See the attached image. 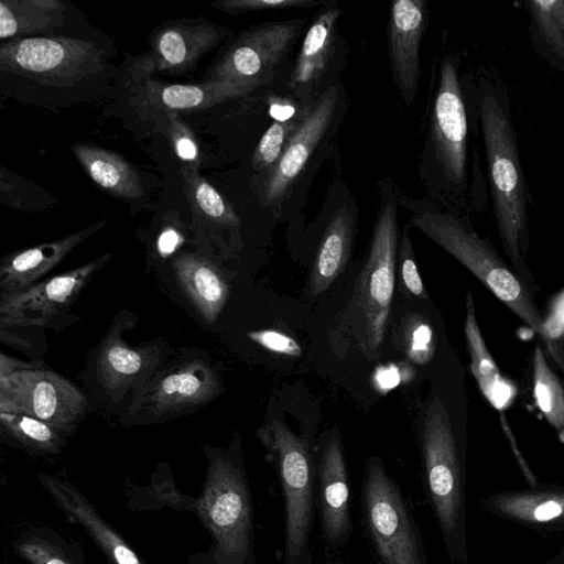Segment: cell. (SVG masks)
Wrapping results in <instances>:
<instances>
[{
    "label": "cell",
    "mask_w": 564,
    "mask_h": 564,
    "mask_svg": "<svg viewBox=\"0 0 564 564\" xmlns=\"http://www.w3.org/2000/svg\"><path fill=\"white\" fill-rule=\"evenodd\" d=\"M39 479L57 506L69 519L86 529L113 564H142L131 547L74 486L43 473L39 474Z\"/></svg>",
    "instance_id": "obj_21"
},
{
    "label": "cell",
    "mask_w": 564,
    "mask_h": 564,
    "mask_svg": "<svg viewBox=\"0 0 564 564\" xmlns=\"http://www.w3.org/2000/svg\"><path fill=\"white\" fill-rule=\"evenodd\" d=\"M300 110L286 101L276 100L270 106V115L276 121H285L293 118Z\"/></svg>",
    "instance_id": "obj_41"
},
{
    "label": "cell",
    "mask_w": 564,
    "mask_h": 564,
    "mask_svg": "<svg viewBox=\"0 0 564 564\" xmlns=\"http://www.w3.org/2000/svg\"><path fill=\"white\" fill-rule=\"evenodd\" d=\"M553 564H564V550L563 553H561L554 561Z\"/></svg>",
    "instance_id": "obj_42"
},
{
    "label": "cell",
    "mask_w": 564,
    "mask_h": 564,
    "mask_svg": "<svg viewBox=\"0 0 564 564\" xmlns=\"http://www.w3.org/2000/svg\"><path fill=\"white\" fill-rule=\"evenodd\" d=\"M340 15L339 8L325 6L306 31L288 83L292 93L303 101H310L308 97L330 68L336 54Z\"/></svg>",
    "instance_id": "obj_19"
},
{
    "label": "cell",
    "mask_w": 564,
    "mask_h": 564,
    "mask_svg": "<svg viewBox=\"0 0 564 564\" xmlns=\"http://www.w3.org/2000/svg\"><path fill=\"white\" fill-rule=\"evenodd\" d=\"M361 505L381 564H426L421 533L378 456L366 462Z\"/></svg>",
    "instance_id": "obj_7"
},
{
    "label": "cell",
    "mask_w": 564,
    "mask_h": 564,
    "mask_svg": "<svg viewBox=\"0 0 564 564\" xmlns=\"http://www.w3.org/2000/svg\"><path fill=\"white\" fill-rule=\"evenodd\" d=\"M465 338L470 356V370L486 399L498 410L510 405L516 390L500 373L479 329L474 297L466 293Z\"/></svg>",
    "instance_id": "obj_26"
},
{
    "label": "cell",
    "mask_w": 564,
    "mask_h": 564,
    "mask_svg": "<svg viewBox=\"0 0 564 564\" xmlns=\"http://www.w3.org/2000/svg\"><path fill=\"white\" fill-rule=\"evenodd\" d=\"M257 437L274 459L284 497V564H312L315 466L310 444L279 420L261 425Z\"/></svg>",
    "instance_id": "obj_5"
},
{
    "label": "cell",
    "mask_w": 564,
    "mask_h": 564,
    "mask_svg": "<svg viewBox=\"0 0 564 564\" xmlns=\"http://www.w3.org/2000/svg\"><path fill=\"white\" fill-rule=\"evenodd\" d=\"M304 108L305 106L289 120H274V122L265 130L254 149L251 160L252 167L256 171L264 173L267 176L275 167L290 138L299 127L304 116Z\"/></svg>",
    "instance_id": "obj_33"
},
{
    "label": "cell",
    "mask_w": 564,
    "mask_h": 564,
    "mask_svg": "<svg viewBox=\"0 0 564 564\" xmlns=\"http://www.w3.org/2000/svg\"><path fill=\"white\" fill-rule=\"evenodd\" d=\"M261 86L254 83L206 80L195 85L171 84L154 88L155 99L170 110H198L245 96Z\"/></svg>",
    "instance_id": "obj_29"
},
{
    "label": "cell",
    "mask_w": 564,
    "mask_h": 564,
    "mask_svg": "<svg viewBox=\"0 0 564 564\" xmlns=\"http://www.w3.org/2000/svg\"><path fill=\"white\" fill-rule=\"evenodd\" d=\"M176 280L202 319L214 324L229 297V284L220 269L210 260L189 252L172 262Z\"/></svg>",
    "instance_id": "obj_22"
},
{
    "label": "cell",
    "mask_w": 564,
    "mask_h": 564,
    "mask_svg": "<svg viewBox=\"0 0 564 564\" xmlns=\"http://www.w3.org/2000/svg\"><path fill=\"white\" fill-rule=\"evenodd\" d=\"M489 511L530 525L564 523V489L517 490L494 495L486 500Z\"/></svg>",
    "instance_id": "obj_24"
},
{
    "label": "cell",
    "mask_w": 564,
    "mask_h": 564,
    "mask_svg": "<svg viewBox=\"0 0 564 564\" xmlns=\"http://www.w3.org/2000/svg\"><path fill=\"white\" fill-rule=\"evenodd\" d=\"M476 106L498 235L510 265L534 295L538 288L527 264L532 198L521 164L510 97L499 82L481 77Z\"/></svg>",
    "instance_id": "obj_1"
},
{
    "label": "cell",
    "mask_w": 564,
    "mask_h": 564,
    "mask_svg": "<svg viewBox=\"0 0 564 564\" xmlns=\"http://www.w3.org/2000/svg\"><path fill=\"white\" fill-rule=\"evenodd\" d=\"M95 43L64 36H28L0 46V68L50 86H72L102 65Z\"/></svg>",
    "instance_id": "obj_9"
},
{
    "label": "cell",
    "mask_w": 564,
    "mask_h": 564,
    "mask_svg": "<svg viewBox=\"0 0 564 564\" xmlns=\"http://www.w3.org/2000/svg\"><path fill=\"white\" fill-rule=\"evenodd\" d=\"M458 62L444 56L431 112V143L438 176L446 189L464 195L469 186V127Z\"/></svg>",
    "instance_id": "obj_8"
},
{
    "label": "cell",
    "mask_w": 564,
    "mask_h": 564,
    "mask_svg": "<svg viewBox=\"0 0 564 564\" xmlns=\"http://www.w3.org/2000/svg\"><path fill=\"white\" fill-rule=\"evenodd\" d=\"M167 133L181 169L198 170L202 156L195 133L175 112L169 116Z\"/></svg>",
    "instance_id": "obj_35"
},
{
    "label": "cell",
    "mask_w": 564,
    "mask_h": 564,
    "mask_svg": "<svg viewBox=\"0 0 564 564\" xmlns=\"http://www.w3.org/2000/svg\"><path fill=\"white\" fill-rule=\"evenodd\" d=\"M429 23L423 0L391 3L388 20V48L393 80L403 100L413 102L420 79V46Z\"/></svg>",
    "instance_id": "obj_15"
},
{
    "label": "cell",
    "mask_w": 564,
    "mask_h": 564,
    "mask_svg": "<svg viewBox=\"0 0 564 564\" xmlns=\"http://www.w3.org/2000/svg\"><path fill=\"white\" fill-rule=\"evenodd\" d=\"M128 322L112 323L97 354V379L112 398H120L138 386L143 389L163 356L159 345L128 346L122 337Z\"/></svg>",
    "instance_id": "obj_16"
},
{
    "label": "cell",
    "mask_w": 564,
    "mask_h": 564,
    "mask_svg": "<svg viewBox=\"0 0 564 564\" xmlns=\"http://www.w3.org/2000/svg\"><path fill=\"white\" fill-rule=\"evenodd\" d=\"M338 85H328L305 104L304 116L290 138L275 167L267 175L262 197L268 205H280L306 167L311 156L328 135L339 112Z\"/></svg>",
    "instance_id": "obj_12"
},
{
    "label": "cell",
    "mask_w": 564,
    "mask_h": 564,
    "mask_svg": "<svg viewBox=\"0 0 564 564\" xmlns=\"http://www.w3.org/2000/svg\"><path fill=\"white\" fill-rule=\"evenodd\" d=\"M398 237L397 200L392 194L384 193L369 254L345 313L357 347L370 360L378 357L387 330L394 290Z\"/></svg>",
    "instance_id": "obj_4"
},
{
    "label": "cell",
    "mask_w": 564,
    "mask_h": 564,
    "mask_svg": "<svg viewBox=\"0 0 564 564\" xmlns=\"http://www.w3.org/2000/svg\"><path fill=\"white\" fill-rule=\"evenodd\" d=\"M434 393L423 422L422 456L427 495L453 563H466L464 386L454 403Z\"/></svg>",
    "instance_id": "obj_2"
},
{
    "label": "cell",
    "mask_w": 564,
    "mask_h": 564,
    "mask_svg": "<svg viewBox=\"0 0 564 564\" xmlns=\"http://www.w3.org/2000/svg\"><path fill=\"white\" fill-rule=\"evenodd\" d=\"M0 424L3 432L26 447L47 453L62 447L61 432L33 416L0 412Z\"/></svg>",
    "instance_id": "obj_32"
},
{
    "label": "cell",
    "mask_w": 564,
    "mask_h": 564,
    "mask_svg": "<svg viewBox=\"0 0 564 564\" xmlns=\"http://www.w3.org/2000/svg\"><path fill=\"white\" fill-rule=\"evenodd\" d=\"M400 284L404 293L419 300H427L429 293L422 282L412 242L410 238L409 224L404 226L399 251Z\"/></svg>",
    "instance_id": "obj_36"
},
{
    "label": "cell",
    "mask_w": 564,
    "mask_h": 564,
    "mask_svg": "<svg viewBox=\"0 0 564 564\" xmlns=\"http://www.w3.org/2000/svg\"><path fill=\"white\" fill-rule=\"evenodd\" d=\"M17 550L31 564H69L50 543L39 538L19 542Z\"/></svg>",
    "instance_id": "obj_39"
},
{
    "label": "cell",
    "mask_w": 564,
    "mask_h": 564,
    "mask_svg": "<svg viewBox=\"0 0 564 564\" xmlns=\"http://www.w3.org/2000/svg\"><path fill=\"white\" fill-rule=\"evenodd\" d=\"M229 30L206 21H181L156 30L149 62L154 70L183 74L228 34Z\"/></svg>",
    "instance_id": "obj_18"
},
{
    "label": "cell",
    "mask_w": 564,
    "mask_h": 564,
    "mask_svg": "<svg viewBox=\"0 0 564 564\" xmlns=\"http://www.w3.org/2000/svg\"><path fill=\"white\" fill-rule=\"evenodd\" d=\"M355 207L345 203L332 215L314 258L308 286L310 294L324 293L344 271L352 249L356 232Z\"/></svg>",
    "instance_id": "obj_23"
},
{
    "label": "cell",
    "mask_w": 564,
    "mask_h": 564,
    "mask_svg": "<svg viewBox=\"0 0 564 564\" xmlns=\"http://www.w3.org/2000/svg\"><path fill=\"white\" fill-rule=\"evenodd\" d=\"M184 237L182 231L173 226L166 225L162 228L156 240V249L163 258L174 253L183 243Z\"/></svg>",
    "instance_id": "obj_40"
},
{
    "label": "cell",
    "mask_w": 564,
    "mask_h": 564,
    "mask_svg": "<svg viewBox=\"0 0 564 564\" xmlns=\"http://www.w3.org/2000/svg\"><path fill=\"white\" fill-rule=\"evenodd\" d=\"M106 219L61 239L42 243L6 257L0 265L1 296L20 293L35 285L79 243L98 231Z\"/></svg>",
    "instance_id": "obj_20"
},
{
    "label": "cell",
    "mask_w": 564,
    "mask_h": 564,
    "mask_svg": "<svg viewBox=\"0 0 564 564\" xmlns=\"http://www.w3.org/2000/svg\"><path fill=\"white\" fill-rule=\"evenodd\" d=\"M72 151L89 177L110 195L126 199L142 196L138 172L118 153L87 143H75Z\"/></svg>",
    "instance_id": "obj_25"
},
{
    "label": "cell",
    "mask_w": 564,
    "mask_h": 564,
    "mask_svg": "<svg viewBox=\"0 0 564 564\" xmlns=\"http://www.w3.org/2000/svg\"><path fill=\"white\" fill-rule=\"evenodd\" d=\"M196 509L214 536L217 564H253L252 503L239 464L225 456L209 459Z\"/></svg>",
    "instance_id": "obj_6"
},
{
    "label": "cell",
    "mask_w": 564,
    "mask_h": 564,
    "mask_svg": "<svg viewBox=\"0 0 564 564\" xmlns=\"http://www.w3.org/2000/svg\"><path fill=\"white\" fill-rule=\"evenodd\" d=\"M87 405L73 382L47 369L30 367L0 377V412L33 416L61 433L76 426Z\"/></svg>",
    "instance_id": "obj_10"
},
{
    "label": "cell",
    "mask_w": 564,
    "mask_h": 564,
    "mask_svg": "<svg viewBox=\"0 0 564 564\" xmlns=\"http://www.w3.org/2000/svg\"><path fill=\"white\" fill-rule=\"evenodd\" d=\"M532 388L539 410L564 441V388L540 345L534 346L532 354Z\"/></svg>",
    "instance_id": "obj_31"
},
{
    "label": "cell",
    "mask_w": 564,
    "mask_h": 564,
    "mask_svg": "<svg viewBox=\"0 0 564 564\" xmlns=\"http://www.w3.org/2000/svg\"><path fill=\"white\" fill-rule=\"evenodd\" d=\"M409 225L452 254L528 325L564 373V348L550 336L545 315L535 305L532 293L513 268L488 240L452 213L421 210L413 215Z\"/></svg>",
    "instance_id": "obj_3"
},
{
    "label": "cell",
    "mask_w": 564,
    "mask_h": 564,
    "mask_svg": "<svg viewBox=\"0 0 564 564\" xmlns=\"http://www.w3.org/2000/svg\"><path fill=\"white\" fill-rule=\"evenodd\" d=\"M323 3L324 1L321 0H224L213 3V6L226 13L239 14L257 11L308 9Z\"/></svg>",
    "instance_id": "obj_37"
},
{
    "label": "cell",
    "mask_w": 564,
    "mask_h": 564,
    "mask_svg": "<svg viewBox=\"0 0 564 564\" xmlns=\"http://www.w3.org/2000/svg\"><path fill=\"white\" fill-rule=\"evenodd\" d=\"M65 4L59 0H1L0 39L6 42L59 28Z\"/></svg>",
    "instance_id": "obj_27"
},
{
    "label": "cell",
    "mask_w": 564,
    "mask_h": 564,
    "mask_svg": "<svg viewBox=\"0 0 564 564\" xmlns=\"http://www.w3.org/2000/svg\"><path fill=\"white\" fill-rule=\"evenodd\" d=\"M400 338L404 354L414 364L425 365L434 357L437 335L424 316H408L401 327Z\"/></svg>",
    "instance_id": "obj_34"
},
{
    "label": "cell",
    "mask_w": 564,
    "mask_h": 564,
    "mask_svg": "<svg viewBox=\"0 0 564 564\" xmlns=\"http://www.w3.org/2000/svg\"><path fill=\"white\" fill-rule=\"evenodd\" d=\"M184 194L192 212L203 220L216 226L234 228L239 217L224 196L204 177L198 170L181 169Z\"/></svg>",
    "instance_id": "obj_30"
},
{
    "label": "cell",
    "mask_w": 564,
    "mask_h": 564,
    "mask_svg": "<svg viewBox=\"0 0 564 564\" xmlns=\"http://www.w3.org/2000/svg\"><path fill=\"white\" fill-rule=\"evenodd\" d=\"M317 477L323 536L332 549H339L350 539L352 521L349 478L338 435H330L324 442Z\"/></svg>",
    "instance_id": "obj_17"
},
{
    "label": "cell",
    "mask_w": 564,
    "mask_h": 564,
    "mask_svg": "<svg viewBox=\"0 0 564 564\" xmlns=\"http://www.w3.org/2000/svg\"><path fill=\"white\" fill-rule=\"evenodd\" d=\"M250 340L269 351L290 357L302 355L301 345L291 336L276 329H259L247 334Z\"/></svg>",
    "instance_id": "obj_38"
},
{
    "label": "cell",
    "mask_w": 564,
    "mask_h": 564,
    "mask_svg": "<svg viewBox=\"0 0 564 564\" xmlns=\"http://www.w3.org/2000/svg\"><path fill=\"white\" fill-rule=\"evenodd\" d=\"M110 257V253L104 254L84 265L36 283L25 291L1 296V327L46 325L70 306L91 276Z\"/></svg>",
    "instance_id": "obj_14"
},
{
    "label": "cell",
    "mask_w": 564,
    "mask_h": 564,
    "mask_svg": "<svg viewBox=\"0 0 564 564\" xmlns=\"http://www.w3.org/2000/svg\"><path fill=\"white\" fill-rule=\"evenodd\" d=\"M304 25L305 19H291L248 29L239 34L209 70L207 80L262 85L290 51Z\"/></svg>",
    "instance_id": "obj_11"
},
{
    "label": "cell",
    "mask_w": 564,
    "mask_h": 564,
    "mask_svg": "<svg viewBox=\"0 0 564 564\" xmlns=\"http://www.w3.org/2000/svg\"><path fill=\"white\" fill-rule=\"evenodd\" d=\"M221 391L220 379L206 361L193 359L154 377L138 393L131 412L162 421L196 410Z\"/></svg>",
    "instance_id": "obj_13"
},
{
    "label": "cell",
    "mask_w": 564,
    "mask_h": 564,
    "mask_svg": "<svg viewBox=\"0 0 564 564\" xmlns=\"http://www.w3.org/2000/svg\"><path fill=\"white\" fill-rule=\"evenodd\" d=\"M561 346L564 348V335L558 339Z\"/></svg>",
    "instance_id": "obj_43"
},
{
    "label": "cell",
    "mask_w": 564,
    "mask_h": 564,
    "mask_svg": "<svg viewBox=\"0 0 564 564\" xmlns=\"http://www.w3.org/2000/svg\"><path fill=\"white\" fill-rule=\"evenodd\" d=\"M523 6L536 54L564 73V0H525Z\"/></svg>",
    "instance_id": "obj_28"
}]
</instances>
